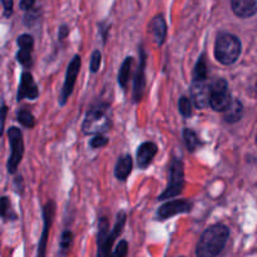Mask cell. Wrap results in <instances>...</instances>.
I'll use <instances>...</instances> for the list:
<instances>
[{
    "instance_id": "6da1fadb",
    "label": "cell",
    "mask_w": 257,
    "mask_h": 257,
    "mask_svg": "<svg viewBox=\"0 0 257 257\" xmlns=\"http://www.w3.org/2000/svg\"><path fill=\"white\" fill-rule=\"evenodd\" d=\"M230 237V230L223 223H215L203 231L196 246V256L213 257L218 256L225 248Z\"/></svg>"
},
{
    "instance_id": "7a4b0ae2",
    "label": "cell",
    "mask_w": 257,
    "mask_h": 257,
    "mask_svg": "<svg viewBox=\"0 0 257 257\" xmlns=\"http://www.w3.org/2000/svg\"><path fill=\"white\" fill-rule=\"evenodd\" d=\"M110 104L107 102H97L85 113L82 123V132L87 136L104 133L110 130L112 119L109 115Z\"/></svg>"
},
{
    "instance_id": "3957f363",
    "label": "cell",
    "mask_w": 257,
    "mask_h": 257,
    "mask_svg": "<svg viewBox=\"0 0 257 257\" xmlns=\"http://www.w3.org/2000/svg\"><path fill=\"white\" fill-rule=\"evenodd\" d=\"M242 50L241 40L231 33H220L216 38L215 58L222 65H232L238 60Z\"/></svg>"
},
{
    "instance_id": "277c9868",
    "label": "cell",
    "mask_w": 257,
    "mask_h": 257,
    "mask_svg": "<svg viewBox=\"0 0 257 257\" xmlns=\"http://www.w3.org/2000/svg\"><path fill=\"white\" fill-rule=\"evenodd\" d=\"M185 165L180 157L171 158L168 166V185L167 188L157 197L158 201H167L170 198L178 197L185 190Z\"/></svg>"
},
{
    "instance_id": "5b68a950",
    "label": "cell",
    "mask_w": 257,
    "mask_h": 257,
    "mask_svg": "<svg viewBox=\"0 0 257 257\" xmlns=\"http://www.w3.org/2000/svg\"><path fill=\"white\" fill-rule=\"evenodd\" d=\"M8 138L10 145V157L8 160V172L10 175H15L18 171V166L20 165L24 156V141L23 133L18 127H10L8 130Z\"/></svg>"
},
{
    "instance_id": "8992f818",
    "label": "cell",
    "mask_w": 257,
    "mask_h": 257,
    "mask_svg": "<svg viewBox=\"0 0 257 257\" xmlns=\"http://www.w3.org/2000/svg\"><path fill=\"white\" fill-rule=\"evenodd\" d=\"M232 97L228 89L227 80L223 78L213 80L210 84V107L215 112H225L230 105Z\"/></svg>"
},
{
    "instance_id": "52a82bcc",
    "label": "cell",
    "mask_w": 257,
    "mask_h": 257,
    "mask_svg": "<svg viewBox=\"0 0 257 257\" xmlns=\"http://www.w3.org/2000/svg\"><path fill=\"white\" fill-rule=\"evenodd\" d=\"M80 67H82V57L75 54L69 62V64H68L67 72H65L64 84H63L59 98H58V103H59L60 107H64L67 104L69 97L72 95L75 87V82H77L78 74L80 72Z\"/></svg>"
},
{
    "instance_id": "ba28073f",
    "label": "cell",
    "mask_w": 257,
    "mask_h": 257,
    "mask_svg": "<svg viewBox=\"0 0 257 257\" xmlns=\"http://www.w3.org/2000/svg\"><path fill=\"white\" fill-rule=\"evenodd\" d=\"M193 208L192 201L186 198H176V200H167L157 211V218L160 221L168 220L177 215H185L190 213Z\"/></svg>"
},
{
    "instance_id": "9c48e42d",
    "label": "cell",
    "mask_w": 257,
    "mask_h": 257,
    "mask_svg": "<svg viewBox=\"0 0 257 257\" xmlns=\"http://www.w3.org/2000/svg\"><path fill=\"white\" fill-rule=\"evenodd\" d=\"M140 54V62H138L137 70H136L135 79H133V102L140 103L143 99L146 92V67H147V53H146L143 45H140L138 49Z\"/></svg>"
},
{
    "instance_id": "30bf717a",
    "label": "cell",
    "mask_w": 257,
    "mask_h": 257,
    "mask_svg": "<svg viewBox=\"0 0 257 257\" xmlns=\"http://www.w3.org/2000/svg\"><path fill=\"white\" fill-rule=\"evenodd\" d=\"M55 211H57V205L53 200H49L44 206H43V232L42 237H40L39 243H38V256L44 257L47 253V246H48V238H49V232L50 227L53 225V221H54Z\"/></svg>"
},
{
    "instance_id": "8fae6325",
    "label": "cell",
    "mask_w": 257,
    "mask_h": 257,
    "mask_svg": "<svg viewBox=\"0 0 257 257\" xmlns=\"http://www.w3.org/2000/svg\"><path fill=\"white\" fill-rule=\"evenodd\" d=\"M147 30L156 47L160 48L165 44L166 39H167L168 27L167 22L162 14H157L151 19V22L147 25Z\"/></svg>"
},
{
    "instance_id": "7c38bea8",
    "label": "cell",
    "mask_w": 257,
    "mask_h": 257,
    "mask_svg": "<svg viewBox=\"0 0 257 257\" xmlns=\"http://www.w3.org/2000/svg\"><path fill=\"white\" fill-rule=\"evenodd\" d=\"M38 97H39V88H38V84L35 83L32 73L29 70H25V72L22 73V77H20V84L19 89H18L17 100L18 102H20L23 99L35 100L38 99Z\"/></svg>"
},
{
    "instance_id": "4fadbf2b",
    "label": "cell",
    "mask_w": 257,
    "mask_h": 257,
    "mask_svg": "<svg viewBox=\"0 0 257 257\" xmlns=\"http://www.w3.org/2000/svg\"><path fill=\"white\" fill-rule=\"evenodd\" d=\"M191 100L193 103V107L197 109H205L210 107V83H207V80L192 82Z\"/></svg>"
},
{
    "instance_id": "5bb4252c",
    "label": "cell",
    "mask_w": 257,
    "mask_h": 257,
    "mask_svg": "<svg viewBox=\"0 0 257 257\" xmlns=\"http://www.w3.org/2000/svg\"><path fill=\"white\" fill-rule=\"evenodd\" d=\"M19 52L17 53V60L25 68L33 65V50H34V38L30 34H22L17 40Z\"/></svg>"
},
{
    "instance_id": "9a60e30c",
    "label": "cell",
    "mask_w": 257,
    "mask_h": 257,
    "mask_svg": "<svg viewBox=\"0 0 257 257\" xmlns=\"http://www.w3.org/2000/svg\"><path fill=\"white\" fill-rule=\"evenodd\" d=\"M157 152L158 146L155 142L147 141V142H143L142 145H140V147L137 148V152H136V161H137L138 168H141V170L147 168L152 163Z\"/></svg>"
},
{
    "instance_id": "2e32d148",
    "label": "cell",
    "mask_w": 257,
    "mask_h": 257,
    "mask_svg": "<svg viewBox=\"0 0 257 257\" xmlns=\"http://www.w3.org/2000/svg\"><path fill=\"white\" fill-rule=\"evenodd\" d=\"M110 228L109 221L107 217H100L98 220V232H97V255L100 257H105L110 255V250L108 248V238H109Z\"/></svg>"
},
{
    "instance_id": "e0dca14e",
    "label": "cell",
    "mask_w": 257,
    "mask_h": 257,
    "mask_svg": "<svg viewBox=\"0 0 257 257\" xmlns=\"http://www.w3.org/2000/svg\"><path fill=\"white\" fill-rule=\"evenodd\" d=\"M231 8L236 17L247 19L257 13V0H231Z\"/></svg>"
},
{
    "instance_id": "ac0fdd59",
    "label": "cell",
    "mask_w": 257,
    "mask_h": 257,
    "mask_svg": "<svg viewBox=\"0 0 257 257\" xmlns=\"http://www.w3.org/2000/svg\"><path fill=\"white\" fill-rule=\"evenodd\" d=\"M133 171V158L130 153L122 155L118 158L114 167V177L120 182H124L128 180L130 175Z\"/></svg>"
},
{
    "instance_id": "d6986e66",
    "label": "cell",
    "mask_w": 257,
    "mask_h": 257,
    "mask_svg": "<svg viewBox=\"0 0 257 257\" xmlns=\"http://www.w3.org/2000/svg\"><path fill=\"white\" fill-rule=\"evenodd\" d=\"M242 115H243L242 103H241L238 99H232L231 100L230 105H228V107L226 108L225 112H223V119H225V122L232 124V123H236L238 122V120H241Z\"/></svg>"
},
{
    "instance_id": "ffe728a7",
    "label": "cell",
    "mask_w": 257,
    "mask_h": 257,
    "mask_svg": "<svg viewBox=\"0 0 257 257\" xmlns=\"http://www.w3.org/2000/svg\"><path fill=\"white\" fill-rule=\"evenodd\" d=\"M135 64V58L133 57H127L123 60L122 65L119 68V72H118V84L122 88L123 90H127L128 83L131 80V73H132V67Z\"/></svg>"
},
{
    "instance_id": "44dd1931",
    "label": "cell",
    "mask_w": 257,
    "mask_h": 257,
    "mask_svg": "<svg viewBox=\"0 0 257 257\" xmlns=\"http://www.w3.org/2000/svg\"><path fill=\"white\" fill-rule=\"evenodd\" d=\"M125 222H127V213L125 211L120 210L119 212L117 213V218H115V225L113 227V230H110L109 238H108V248L110 250V253H112V247L114 241L122 235L123 230H124Z\"/></svg>"
},
{
    "instance_id": "7402d4cb",
    "label": "cell",
    "mask_w": 257,
    "mask_h": 257,
    "mask_svg": "<svg viewBox=\"0 0 257 257\" xmlns=\"http://www.w3.org/2000/svg\"><path fill=\"white\" fill-rule=\"evenodd\" d=\"M208 77V69H207V62H206V55L202 54L198 60L196 62L195 68H193L192 73V82H202V80H207Z\"/></svg>"
},
{
    "instance_id": "603a6c76",
    "label": "cell",
    "mask_w": 257,
    "mask_h": 257,
    "mask_svg": "<svg viewBox=\"0 0 257 257\" xmlns=\"http://www.w3.org/2000/svg\"><path fill=\"white\" fill-rule=\"evenodd\" d=\"M0 217L4 221L18 220L17 212L13 210L12 202H10L9 197H7V196L0 197Z\"/></svg>"
},
{
    "instance_id": "cb8c5ba5",
    "label": "cell",
    "mask_w": 257,
    "mask_h": 257,
    "mask_svg": "<svg viewBox=\"0 0 257 257\" xmlns=\"http://www.w3.org/2000/svg\"><path fill=\"white\" fill-rule=\"evenodd\" d=\"M183 142H185L186 148H187L188 152L193 153L198 148V146L201 145L200 138H198L197 133L195 131L190 130V128H185L183 130Z\"/></svg>"
},
{
    "instance_id": "d4e9b609",
    "label": "cell",
    "mask_w": 257,
    "mask_h": 257,
    "mask_svg": "<svg viewBox=\"0 0 257 257\" xmlns=\"http://www.w3.org/2000/svg\"><path fill=\"white\" fill-rule=\"evenodd\" d=\"M73 240H74V235L70 230H65L62 233L59 240V255H67L69 252L73 245Z\"/></svg>"
},
{
    "instance_id": "484cf974",
    "label": "cell",
    "mask_w": 257,
    "mask_h": 257,
    "mask_svg": "<svg viewBox=\"0 0 257 257\" xmlns=\"http://www.w3.org/2000/svg\"><path fill=\"white\" fill-rule=\"evenodd\" d=\"M178 110H180L181 115L183 118H191L193 113V103L190 97L187 95H182L178 99Z\"/></svg>"
},
{
    "instance_id": "4316f807",
    "label": "cell",
    "mask_w": 257,
    "mask_h": 257,
    "mask_svg": "<svg viewBox=\"0 0 257 257\" xmlns=\"http://www.w3.org/2000/svg\"><path fill=\"white\" fill-rule=\"evenodd\" d=\"M17 118L18 122L25 128H34L35 123H37L35 122L34 115H33L32 112H30L29 109H27V108H22V109L18 112Z\"/></svg>"
},
{
    "instance_id": "83f0119b",
    "label": "cell",
    "mask_w": 257,
    "mask_h": 257,
    "mask_svg": "<svg viewBox=\"0 0 257 257\" xmlns=\"http://www.w3.org/2000/svg\"><path fill=\"white\" fill-rule=\"evenodd\" d=\"M100 64H102V53L100 50L95 49L92 53V57H90V63H89V69L92 74H95L99 70Z\"/></svg>"
},
{
    "instance_id": "f1b7e54d",
    "label": "cell",
    "mask_w": 257,
    "mask_h": 257,
    "mask_svg": "<svg viewBox=\"0 0 257 257\" xmlns=\"http://www.w3.org/2000/svg\"><path fill=\"white\" fill-rule=\"evenodd\" d=\"M93 136H94V137L90 138L89 141V146L90 148H93V150H95V148L105 147V146L108 145V142H109L108 137H105L103 133H95V135Z\"/></svg>"
},
{
    "instance_id": "f546056e",
    "label": "cell",
    "mask_w": 257,
    "mask_h": 257,
    "mask_svg": "<svg viewBox=\"0 0 257 257\" xmlns=\"http://www.w3.org/2000/svg\"><path fill=\"white\" fill-rule=\"evenodd\" d=\"M128 253V242L125 240H120L118 245L115 246L114 251L112 252L113 256L115 257H124Z\"/></svg>"
},
{
    "instance_id": "4dcf8cb0",
    "label": "cell",
    "mask_w": 257,
    "mask_h": 257,
    "mask_svg": "<svg viewBox=\"0 0 257 257\" xmlns=\"http://www.w3.org/2000/svg\"><path fill=\"white\" fill-rule=\"evenodd\" d=\"M7 115H8V107L5 104H3L2 107H0V137H2L3 132H4V125H5Z\"/></svg>"
},
{
    "instance_id": "1f68e13d",
    "label": "cell",
    "mask_w": 257,
    "mask_h": 257,
    "mask_svg": "<svg viewBox=\"0 0 257 257\" xmlns=\"http://www.w3.org/2000/svg\"><path fill=\"white\" fill-rule=\"evenodd\" d=\"M2 4L4 7V17L10 18L13 14V7H14V3L13 0H2Z\"/></svg>"
},
{
    "instance_id": "d6a6232c",
    "label": "cell",
    "mask_w": 257,
    "mask_h": 257,
    "mask_svg": "<svg viewBox=\"0 0 257 257\" xmlns=\"http://www.w3.org/2000/svg\"><path fill=\"white\" fill-rule=\"evenodd\" d=\"M68 35H69V27L67 24H62L58 29V39L63 42L64 39H67Z\"/></svg>"
},
{
    "instance_id": "836d02e7",
    "label": "cell",
    "mask_w": 257,
    "mask_h": 257,
    "mask_svg": "<svg viewBox=\"0 0 257 257\" xmlns=\"http://www.w3.org/2000/svg\"><path fill=\"white\" fill-rule=\"evenodd\" d=\"M98 28H99V33L100 35H102L103 44H105V43H107V38H108V33H109V29H110V25L99 23V24H98Z\"/></svg>"
},
{
    "instance_id": "e575fe53",
    "label": "cell",
    "mask_w": 257,
    "mask_h": 257,
    "mask_svg": "<svg viewBox=\"0 0 257 257\" xmlns=\"http://www.w3.org/2000/svg\"><path fill=\"white\" fill-rule=\"evenodd\" d=\"M35 4V0H20V9L28 12V10L33 9Z\"/></svg>"
},
{
    "instance_id": "d590c367",
    "label": "cell",
    "mask_w": 257,
    "mask_h": 257,
    "mask_svg": "<svg viewBox=\"0 0 257 257\" xmlns=\"http://www.w3.org/2000/svg\"><path fill=\"white\" fill-rule=\"evenodd\" d=\"M20 180H22V177H20V176H19V177L15 178V185H18V181H20ZM19 190H20V192H22V190H23V185H22V183H20V185H19Z\"/></svg>"
},
{
    "instance_id": "8d00e7d4",
    "label": "cell",
    "mask_w": 257,
    "mask_h": 257,
    "mask_svg": "<svg viewBox=\"0 0 257 257\" xmlns=\"http://www.w3.org/2000/svg\"><path fill=\"white\" fill-rule=\"evenodd\" d=\"M256 145H257V137H256Z\"/></svg>"
}]
</instances>
